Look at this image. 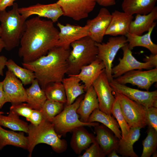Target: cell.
I'll use <instances>...</instances> for the list:
<instances>
[{
  "instance_id": "obj_1",
  "label": "cell",
  "mask_w": 157,
  "mask_h": 157,
  "mask_svg": "<svg viewBox=\"0 0 157 157\" xmlns=\"http://www.w3.org/2000/svg\"><path fill=\"white\" fill-rule=\"evenodd\" d=\"M53 23L51 20H42L38 16L26 21L18 52L23 63L34 61L56 47L59 31Z\"/></svg>"
},
{
  "instance_id": "obj_2",
  "label": "cell",
  "mask_w": 157,
  "mask_h": 157,
  "mask_svg": "<svg viewBox=\"0 0 157 157\" xmlns=\"http://www.w3.org/2000/svg\"><path fill=\"white\" fill-rule=\"evenodd\" d=\"M70 50L55 47L45 55L28 63L23 67L32 71L43 89L49 84L62 82L68 70L67 59Z\"/></svg>"
},
{
  "instance_id": "obj_3",
  "label": "cell",
  "mask_w": 157,
  "mask_h": 157,
  "mask_svg": "<svg viewBox=\"0 0 157 157\" xmlns=\"http://www.w3.org/2000/svg\"><path fill=\"white\" fill-rule=\"evenodd\" d=\"M8 11L0 12L1 30L0 38L5 49L10 51L18 46L26 28V19L19 13L18 4L14 3Z\"/></svg>"
},
{
  "instance_id": "obj_4",
  "label": "cell",
  "mask_w": 157,
  "mask_h": 157,
  "mask_svg": "<svg viewBox=\"0 0 157 157\" xmlns=\"http://www.w3.org/2000/svg\"><path fill=\"white\" fill-rule=\"evenodd\" d=\"M27 133V149L29 157L31 156L35 146L40 143H44L50 146L53 150L58 154L63 153L67 149L66 141L61 139L59 137L51 122L44 119L37 126L31 124L29 125Z\"/></svg>"
},
{
  "instance_id": "obj_5",
  "label": "cell",
  "mask_w": 157,
  "mask_h": 157,
  "mask_svg": "<svg viewBox=\"0 0 157 157\" xmlns=\"http://www.w3.org/2000/svg\"><path fill=\"white\" fill-rule=\"evenodd\" d=\"M70 46L72 49L67 60L68 76L77 74L82 67L96 59L98 53L95 42L88 35L73 42Z\"/></svg>"
},
{
  "instance_id": "obj_6",
  "label": "cell",
  "mask_w": 157,
  "mask_h": 157,
  "mask_svg": "<svg viewBox=\"0 0 157 157\" xmlns=\"http://www.w3.org/2000/svg\"><path fill=\"white\" fill-rule=\"evenodd\" d=\"M84 96L82 94L74 102L69 105H66L62 111L56 116L51 122L59 137L65 136L67 133L72 132L81 126H94L99 124L97 122H84L79 118L76 110Z\"/></svg>"
},
{
  "instance_id": "obj_7",
  "label": "cell",
  "mask_w": 157,
  "mask_h": 157,
  "mask_svg": "<svg viewBox=\"0 0 157 157\" xmlns=\"http://www.w3.org/2000/svg\"><path fill=\"white\" fill-rule=\"evenodd\" d=\"M112 93L119 102L123 114L130 128L139 127L141 129L147 126L145 107L115 90H113Z\"/></svg>"
},
{
  "instance_id": "obj_8",
  "label": "cell",
  "mask_w": 157,
  "mask_h": 157,
  "mask_svg": "<svg viewBox=\"0 0 157 157\" xmlns=\"http://www.w3.org/2000/svg\"><path fill=\"white\" fill-rule=\"evenodd\" d=\"M127 44L126 38L124 36L111 37L106 43L95 42L98 49L97 57L104 64L105 73L109 82L113 79L111 69L115 56L119 49Z\"/></svg>"
},
{
  "instance_id": "obj_9",
  "label": "cell",
  "mask_w": 157,
  "mask_h": 157,
  "mask_svg": "<svg viewBox=\"0 0 157 157\" xmlns=\"http://www.w3.org/2000/svg\"><path fill=\"white\" fill-rule=\"evenodd\" d=\"M113 80L122 84L130 83L148 91L151 85L157 82V68L146 71L142 69L131 70L113 78Z\"/></svg>"
},
{
  "instance_id": "obj_10",
  "label": "cell",
  "mask_w": 157,
  "mask_h": 157,
  "mask_svg": "<svg viewBox=\"0 0 157 157\" xmlns=\"http://www.w3.org/2000/svg\"><path fill=\"white\" fill-rule=\"evenodd\" d=\"M56 3L62 8L63 15L78 21L88 16L96 2L95 0H58Z\"/></svg>"
},
{
  "instance_id": "obj_11",
  "label": "cell",
  "mask_w": 157,
  "mask_h": 157,
  "mask_svg": "<svg viewBox=\"0 0 157 157\" xmlns=\"http://www.w3.org/2000/svg\"><path fill=\"white\" fill-rule=\"evenodd\" d=\"M113 90L126 96L146 108L153 106L157 108V90L144 91L133 88L113 80L109 82Z\"/></svg>"
},
{
  "instance_id": "obj_12",
  "label": "cell",
  "mask_w": 157,
  "mask_h": 157,
  "mask_svg": "<svg viewBox=\"0 0 157 157\" xmlns=\"http://www.w3.org/2000/svg\"><path fill=\"white\" fill-rule=\"evenodd\" d=\"M109 83L105 70L94 81L92 86L98 99L99 109L107 114L111 115V110L115 98Z\"/></svg>"
},
{
  "instance_id": "obj_13",
  "label": "cell",
  "mask_w": 157,
  "mask_h": 157,
  "mask_svg": "<svg viewBox=\"0 0 157 157\" xmlns=\"http://www.w3.org/2000/svg\"><path fill=\"white\" fill-rule=\"evenodd\" d=\"M2 82L7 102L13 104L27 102L26 89L21 81L11 71H6Z\"/></svg>"
},
{
  "instance_id": "obj_14",
  "label": "cell",
  "mask_w": 157,
  "mask_h": 157,
  "mask_svg": "<svg viewBox=\"0 0 157 157\" xmlns=\"http://www.w3.org/2000/svg\"><path fill=\"white\" fill-rule=\"evenodd\" d=\"M121 49L123 52L122 58H119V63L112 67L111 73L113 78L118 77L125 73L133 70L150 69L154 67L149 63L141 62L138 61L132 55L131 50L128 45V44Z\"/></svg>"
},
{
  "instance_id": "obj_15",
  "label": "cell",
  "mask_w": 157,
  "mask_h": 157,
  "mask_svg": "<svg viewBox=\"0 0 157 157\" xmlns=\"http://www.w3.org/2000/svg\"><path fill=\"white\" fill-rule=\"evenodd\" d=\"M111 19L109 11L105 8H101L95 17L87 21L88 36L96 43L102 42Z\"/></svg>"
},
{
  "instance_id": "obj_16",
  "label": "cell",
  "mask_w": 157,
  "mask_h": 157,
  "mask_svg": "<svg viewBox=\"0 0 157 157\" xmlns=\"http://www.w3.org/2000/svg\"><path fill=\"white\" fill-rule=\"evenodd\" d=\"M19 13L27 19L33 15H36L50 19L53 23L58 21L63 13L61 7L56 3L48 4L38 3L27 7L18 8Z\"/></svg>"
},
{
  "instance_id": "obj_17",
  "label": "cell",
  "mask_w": 157,
  "mask_h": 157,
  "mask_svg": "<svg viewBox=\"0 0 157 157\" xmlns=\"http://www.w3.org/2000/svg\"><path fill=\"white\" fill-rule=\"evenodd\" d=\"M57 26L60 31L56 47L66 49H70L71 44L73 42L84 36L88 35V27L67 24L65 25L58 22Z\"/></svg>"
},
{
  "instance_id": "obj_18",
  "label": "cell",
  "mask_w": 157,
  "mask_h": 157,
  "mask_svg": "<svg viewBox=\"0 0 157 157\" xmlns=\"http://www.w3.org/2000/svg\"><path fill=\"white\" fill-rule=\"evenodd\" d=\"M111 15V20L105 35L125 36L129 33L130 26L134 17L133 15L117 10H115Z\"/></svg>"
},
{
  "instance_id": "obj_19",
  "label": "cell",
  "mask_w": 157,
  "mask_h": 157,
  "mask_svg": "<svg viewBox=\"0 0 157 157\" xmlns=\"http://www.w3.org/2000/svg\"><path fill=\"white\" fill-rule=\"evenodd\" d=\"M96 134L95 140L105 156L113 150L116 151L119 139L113 132L103 124H99L94 126Z\"/></svg>"
},
{
  "instance_id": "obj_20",
  "label": "cell",
  "mask_w": 157,
  "mask_h": 157,
  "mask_svg": "<svg viewBox=\"0 0 157 157\" xmlns=\"http://www.w3.org/2000/svg\"><path fill=\"white\" fill-rule=\"evenodd\" d=\"M105 70L103 62L97 57L90 64L82 67L79 72L74 75L84 83L85 91L91 86L99 75Z\"/></svg>"
},
{
  "instance_id": "obj_21",
  "label": "cell",
  "mask_w": 157,
  "mask_h": 157,
  "mask_svg": "<svg viewBox=\"0 0 157 157\" xmlns=\"http://www.w3.org/2000/svg\"><path fill=\"white\" fill-rule=\"evenodd\" d=\"M157 19V6H155L150 13L146 15L136 14L135 19L130 24L129 33L141 35L148 32L154 24Z\"/></svg>"
},
{
  "instance_id": "obj_22",
  "label": "cell",
  "mask_w": 157,
  "mask_h": 157,
  "mask_svg": "<svg viewBox=\"0 0 157 157\" xmlns=\"http://www.w3.org/2000/svg\"><path fill=\"white\" fill-rule=\"evenodd\" d=\"M84 126L78 127L72 132L70 146L74 152L80 154L93 143L96 141L95 137L89 133Z\"/></svg>"
},
{
  "instance_id": "obj_23",
  "label": "cell",
  "mask_w": 157,
  "mask_h": 157,
  "mask_svg": "<svg viewBox=\"0 0 157 157\" xmlns=\"http://www.w3.org/2000/svg\"><path fill=\"white\" fill-rule=\"evenodd\" d=\"M99 108V101L96 92L92 85L86 91L81 101L76 112L80 116V120L88 122V119L92 112Z\"/></svg>"
},
{
  "instance_id": "obj_24",
  "label": "cell",
  "mask_w": 157,
  "mask_h": 157,
  "mask_svg": "<svg viewBox=\"0 0 157 157\" xmlns=\"http://www.w3.org/2000/svg\"><path fill=\"white\" fill-rule=\"evenodd\" d=\"M157 0H123L122 9L129 15H146L150 13L156 6Z\"/></svg>"
},
{
  "instance_id": "obj_25",
  "label": "cell",
  "mask_w": 157,
  "mask_h": 157,
  "mask_svg": "<svg viewBox=\"0 0 157 157\" xmlns=\"http://www.w3.org/2000/svg\"><path fill=\"white\" fill-rule=\"evenodd\" d=\"M156 25H154L147 33L143 35H139L128 33L125 36L126 38L128 45L132 50L136 47H142L148 49L153 54H157V45L152 41L151 36L152 31Z\"/></svg>"
},
{
  "instance_id": "obj_26",
  "label": "cell",
  "mask_w": 157,
  "mask_h": 157,
  "mask_svg": "<svg viewBox=\"0 0 157 157\" xmlns=\"http://www.w3.org/2000/svg\"><path fill=\"white\" fill-rule=\"evenodd\" d=\"M140 128L132 127L126 138L119 140L116 151L123 156L138 157L133 149V145L139 139Z\"/></svg>"
},
{
  "instance_id": "obj_27",
  "label": "cell",
  "mask_w": 157,
  "mask_h": 157,
  "mask_svg": "<svg viewBox=\"0 0 157 157\" xmlns=\"http://www.w3.org/2000/svg\"><path fill=\"white\" fill-rule=\"evenodd\" d=\"M68 76L67 78H64L62 81L66 96V105L73 103L85 91L84 86L80 83L81 80L78 78L74 75Z\"/></svg>"
},
{
  "instance_id": "obj_28",
  "label": "cell",
  "mask_w": 157,
  "mask_h": 157,
  "mask_svg": "<svg viewBox=\"0 0 157 157\" xmlns=\"http://www.w3.org/2000/svg\"><path fill=\"white\" fill-rule=\"evenodd\" d=\"M7 145H12L27 149V137L24 135L23 132L17 133L6 130L0 125V150Z\"/></svg>"
},
{
  "instance_id": "obj_29",
  "label": "cell",
  "mask_w": 157,
  "mask_h": 157,
  "mask_svg": "<svg viewBox=\"0 0 157 157\" xmlns=\"http://www.w3.org/2000/svg\"><path fill=\"white\" fill-rule=\"evenodd\" d=\"M26 89L27 104L33 109L40 110L47 100L44 90L35 79Z\"/></svg>"
},
{
  "instance_id": "obj_30",
  "label": "cell",
  "mask_w": 157,
  "mask_h": 157,
  "mask_svg": "<svg viewBox=\"0 0 157 157\" xmlns=\"http://www.w3.org/2000/svg\"><path fill=\"white\" fill-rule=\"evenodd\" d=\"M98 122L101 123L110 129L115 136L120 140L122 138L121 131L117 120L111 115L107 114L99 108L95 109L90 116L88 122Z\"/></svg>"
},
{
  "instance_id": "obj_31",
  "label": "cell",
  "mask_w": 157,
  "mask_h": 157,
  "mask_svg": "<svg viewBox=\"0 0 157 157\" xmlns=\"http://www.w3.org/2000/svg\"><path fill=\"white\" fill-rule=\"evenodd\" d=\"M19 115L10 110L8 115L5 116L0 115V125L14 131H19L27 133L29 125L26 122L20 119Z\"/></svg>"
},
{
  "instance_id": "obj_32",
  "label": "cell",
  "mask_w": 157,
  "mask_h": 157,
  "mask_svg": "<svg viewBox=\"0 0 157 157\" xmlns=\"http://www.w3.org/2000/svg\"><path fill=\"white\" fill-rule=\"evenodd\" d=\"M6 66L19 79L24 85L31 84L35 79L34 72L31 70L18 65L12 59L8 60Z\"/></svg>"
},
{
  "instance_id": "obj_33",
  "label": "cell",
  "mask_w": 157,
  "mask_h": 157,
  "mask_svg": "<svg viewBox=\"0 0 157 157\" xmlns=\"http://www.w3.org/2000/svg\"><path fill=\"white\" fill-rule=\"evenodd\" d=\"M44 90L47 100L66 103V96L62 82H55L50 83Z\"/></svg>"
},
{
  "instance_id": "obj_34",
  "label": "cell",
  "mask_w": 157,
  "mask_h": 157,
  "mask_svg": "<svg viewBox=\"0 0 157 157\" xmlns=\"http://www.w3.org/2000/svg\"><path fill=\"white\" fill-rule=\"evenodd\" d=\"M147 136L142 141L143 151L141 157H150L156 151L157 147V131L148 126Z\"/></svg>"
},
{
  "instance_id": "obj_35",
  "label": "cell",
  "mask_w": 157,
  "mask_h": 157,
  "mask_svg": "<svg viewBox=\"0 0 157 157\" xmlns=\"http://www.w3.org/2000/svg\"><path fill=\"white\" fill-rule=\"evenodd\" d=\"M65 104L47 100L40 110L43 119L51 122L64 108Z\"/></svg>"
},
{
  "instance_id": "obj_36",
  "label": "cell",
  "mask_w": 157,
  "mask_h": 157,
  "mask_svg": "<svg viewBox=\"0 0 157 157\" xmlns=\"http://www.w3.org/2000/svg\"><path fill=\"white\" fill-rule=\"evenodd\" d=\"M111 113L116 119L121 129L122 138L125 140L129 133L130 128L123 114L119 103L116 99L112 106Z\"/></svg>"
},
{
  "instance_id": "obj_37",
  "label": "cell",
  "mask_w": 157,
  "mask_h": 157,
  "mask_svg": "<svg viewBox=\"0 0 157 157\" xmlns=\"http://www.w3.org/2000/svg\"><path fill=\"white\" fill-rule=\"evenodd\" d=\"M33 110L27 103H22L13 104L10 107V110L18 115L25 117L26 119L30 116Z\"/></svg>"
},
{
  "instance_id": "obj_38",
  "label": "cell",
  "mask_w": 157,
  "mask_h": 157,
  "mask_svg": "<svg viewBox=\"0 0 157 157\" xmlns=\"http://www.w3.org/2000/svg\"><path fill=\"white\" fill-rule=\"evenodd\" d=\"M106 156L96 141L91 144L79 157H104Z\"/></svg>"
},
{
  "instance_id": "obj_39",
  "label": "cell",
  "mask_w": 157,
  "mask_h": 157,
  "mask_svg": "<svg viewBox=\"0 0 157 157\" xmlns=\"http://www.w3.org/2000/svg\"><path fill=\"white\" fill-rule=\"evenodd\" d=\"M145 116L147 126L157 131V108L151 106L145 108Z\"/></svg>"
},
{
  "instance_id": "obj_40",
  "label": "cell",
  "mask_w": 157,
  "mask_h": 157,
  "mask_svg": "<svg viewBox=\"0 0 157 157\" xmlns=\"http://www.w3.org/2000/svg\"><path fill=\"white\" fill-rule=\"evenodd\" d=\"M43 119L42 113L40 110L33 109L29 117L26 120L35 126L38 125Z\"/></svg>"
},
{
  "instance_id": "obj_41",
  "label": "cell",
  "mask_w": 157,
  "mask_h": 157,
  "mask_svg": "<svg viewBox=\"0 0 157 157\" xmlns=\"http://www.w3.org/2000/svg\"><path fill=\"white\" fill-rule=\"evenodd\" d=\"M144 62L150 63L154 68H157V54H151L149 56H146L143 59Z\"/></svg>"
},
{
  "instance_id": "obj_42",
  "label": "cell",
  "mask_w": 157,
  "mask_h": 157,
  "mask_svg": "<svg viewBox=\"0 0 157 157\" xmlns=\"http://www.w3.org/2000/svg\"><path fill=\"white\" fill-rule=\"evenodd\" d=\"M17 0H0V12L5 10L8 7L13 6Z\"/></svg>"
},
{
  "instance_id": "obj_43",
  "label": "cell",
  "mask_w": 157,
  "mask_h": 157,
  "mask_svg": "<svg viewBox=\"0 0 157 157\" xmlns=\"http://www.w3.org/2000/svg\"><path fill=\"white\" fill-rule=\"evenodd\" d=\"M7 102L6 96L4 92L2 81L0 82V109Z\"/></svg>"
},
{
  "instance_id": "obj_44",
  "label": "cell",
  "mask_w": 157,
  "mask_h": 157,
  "mask_svg": "<svg viewBox=\"0 0 157 157\" xmlns=\"http://www.w3.org/2000/svg\"><path fill=\"white\" fill-rule=\"evenodd\" d=\"M96 3L99 5L108 7L113 6L116 3V0H95Z\"/></svg>"
},
{
  "instance_id": "obj_45",
  "label": "cell",
  "mask_w": 157,
  "mask_h": 157,
  "mask_svg": "<svg viewBox=\"0 0 157 157\" xmlns=\"http://www.w3.org/2000/svg\"><path fill=\"white\" fill-rule=\"evenodd\" d=\"M8 60L7 58L3 56L0 55V75H3V70L6 66V64Z\"/></svg>"
},
{
  "instance_id": "obj_46",
  "label": "cell",
  "mask_w": 157,
  "mask_h": 157,
  "mask_svg": "<svg viewBox=\"0 0 157 157\" xmlns=\"http://www.w3.org/2000/svg\"><path fill=\"white\" fill-rule=\"evenodd\" d=\"M117 152L115 150H113L107 156L108 157H120L117 154Z\"/></svg>"
},
{
  "instance_id": "obj_47",
  "label": "cell",
  "mask_w": 157,
  "mask_h": 157,
  "mask_svg": "<svg viewBox=\"0 0 157 157\" xmlns=\"http://www.w3.org/2000/svg\"><path fill=\"white\" fill-rule=\"evenodd\" d=\"M5 48V44L2 39L0 38V52Z\"/></svg>"
},
{
  "instance_id": "obj_48",
  "label": "cell",
  "mask_w": 157,
  "mask_h": 157,
  "mask_svg": "<svg viewBox=\"0 0 157 157\" xmlns=\"http://www.w3.org/2000/svg\"><path fill=\"white\" fill-rule=\"evenodd\" d=\"M152 155H153V156H152L153 157H157V154L156 151L155 152H154Z\"/></svg>"
},
{
  "instance_id": "obj_49",
  "label": "cell",
  "mask_w": 157,
  "mask_h": 157,
  "mask_svg": "<svg viewBox=\"0 0 157 157\" xmlns=\"http://www.w3.org/2000/svg\"><path fill=\"white\" fill-rule=\"evenodd\" d=\"M4 113L2 111H0V115H1V114H3Z\"/></svg>"
},
{
  "instance_id": "obj_50",
  "label": "cell",
  "mask_w": 157,
  "mask_h": 157,
  "mask_svg": "<svg viewBox=\"0 0 157 157\" xmlns=\"http://www.w3.org/2000/svg\"><path fill=\"white\" fill-rule=\"evenodd\" d=\"M1 28L0 25V37L1 36Z\"/></svg>"
}]
</instances>
